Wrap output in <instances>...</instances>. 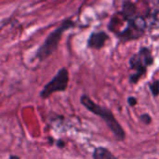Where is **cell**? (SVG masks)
Returning a JSON list of instances; mask_svg holds the SVG:
<instances>
[{"label": "cell", "mask_w": 159, "mask_h": 159, "mask_svg": "<svg viewBox=\"0 0 159 159\" xmlns=\"http://www.w3.org/2000/svg\"><path fill=\"white\" fill-rule=\"evenodd\" d=\"M80 102L86 109H88L92 114L100 116L105 122V124L108 126V128L113 132V134L115 135V137L117 141H124L125 140L126 133H125L124 129L122 128V126L119 124L117 119L115 117L114 114L109 109L104 108V107L97 104L87 95L81 96Z\"/></svg>", "instance_id": "obj_1"}, {"label": "cell", "mask_w": 159, "mask_h": 159, "mask_svg": "<svg viewBox=\"0 0 159 159\" xmlns=\"http://www.w3.org/2000/svg\"><path fill=\"white\" fill-rule=\"evenodd\" d=\"M107 39H108V35L104 32H96L90 34L88 41V46L89 48H91L100 49L104 46Z\"/></svg>", "instance_id": "obj_6"}, {"label": "cell", "mask_w": 159, "mask_h": 159, "mask_svg": "<svg viewBox=\"0 0 159 159\" xmlns=\"http://www.w3.org/2000/svg\"><path fill=\"white\" fill-rule=\"evenodd\" d=\"M140 119L142 120V122H143L146 125H150L152 123V117L148 115V114H143L141 116Z\"/></svg>", "instance_id": "obj_10"}, {"label": "cell", "mask_w": 159, "mask_h": 159, "mask_svg": "<svg viewBox=\"0 0 159 159\" xmlns=\"http://www.w3.org/2000/svg\"><path fill=\"white\" fill-rule=\"evenodd\" d=\"M93 159H118L110 150L104 147H98L93 153Z\"/></svg>", "instance_id": "obj_7"}, {"label": "cell", "mask_w": 159, "mask_h": 159, "mask_svg": "<svg viewBox=\"0 0 159 159\" xmlns=\"http://www.w3.org/2000/svg\"><path fill=\"white\" fill-rule=\"evenodd\" d=\"M58 146H59V147H61V148L64 147V143H63L62 141H60V142L58 143Z\"/></svg>", "instance_id": "obj_12"}, {"label": "cell", "mask_w": 159, "mask_h": 159, "mask_svg": "<svg viewBox=\"0 0 159 159\" xmlns=\"http://www.w3.org/2000/svg\"><path fill=\"white\" fill-rule=\"evenodd\" d=\"M128 102H129V104L131 107H133V106H135V105L138 103V100H137L135 97H129V98L128 99Z\"/></svg>", "instance_id": "obj_11"}, {"label": "cell", "mask_w": 159, "mask_h": 159, "mask_svg": "<svg viewBox=\"0 0 159 159\" xmlns=\"http://www.w3.org/2000/svg\"><path fill=\"white\" fill-rule=\"evenodd\" d=\"M145 29V21L141 17H133L129 20V26L120 34L124 40H131L142 36Z\"/></svg>", "instance_id": "obj_5"}, {"label": "cell", "mask_w": 159, "mask_h": 159, "mask_svg": "<svg viewBox=\"0 0 159 159\" xmlns=\"http://www.w3.org/2000/svg\"><path fill=\"white\" fill-rule=\"evenodd\" d=\"M150 89L154 97L159 96V80H156L150 84Z\"/></svg>", "instance_id": "obj_9"}, {"label": "cell", "mask_w": 159, "mask_h": 159, "mask_svg": "<svg viewBox=\"0 0 159 159\" xmlns=\"http://www.w3.org/2000/svg\"><path fill=\"white\" fill-rule=\"evenodd\" d=\"M154 62V58L150 49L146 48H141L138 54L132 56L129 60L130 68L135 70L136 73L129 77V81L131 84H137L141 77L146 73L147 67L152 65Z\"/></svg>", "instance_id": "obj_3"}, {"label": "cell", "mask_w": 159, "mask_h": 159, "mask_svg": "<svg viewBox=\"0 0 159 159\" xmlns=\"http://www.w3.org/2000/svg\"><path fill=\"white\" fill-rule=\"evenodd\" d=\"M69 73L66 68H61L57 75L44 87L40 96L43 99L48 98L51 94L56 91H64L68 87Z\"/></svg>", "instance_id": "obj_4"}, {"label": "cell", "mask_w": 159, "mask_h": 159, "mask_svg": "<svg viewBox=\"0 0 159 159\" xmlns=\"http://www.w3.org/2000/svg\"><path fill=\"white\" fill-rule=\"evenodd\" d=\"M74 26V22L71 20H64L60 27H58L55 31H53L48 37L47 39L44 41L43 45L38 48L37 53H36V57L40 60L43 61L45 59H47L48 57H49L58 48L59 42L61 38L62 34L70 29L71 27Z\"/></svg>", "instance_id": "obj_2"}, {"label": "cell", "mask_w": 159, "mask_h": 159, "mask_svg": "<svg viewBox=\"0 0 159 159\" xmlns=\"http://www.w3.org/2000/svg\"><path fill=\"white\" fill-rule=\"evenodd\" d=\"M134 13H135V6L130 2H126L123 6V15L129 20L133 18Z\"/></svg>", "instance_id": "obj_8"}]
</instances>
